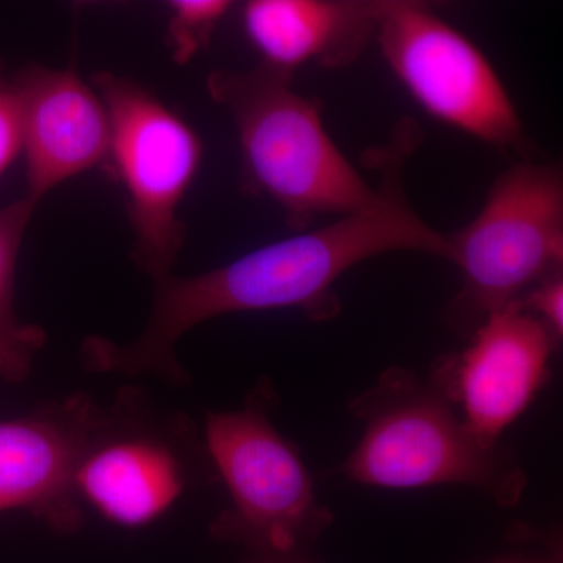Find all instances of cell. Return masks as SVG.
<instances>
[{
  "mask_svg": "<svg viewBox=\"0 0 563 563\" xmlns=\"http://www.w3.org/2000/svg\"><path fill=\"white\" fill-rule=\"evenodd\" d=\"M420 144L412 120L396 125L390 143L365 161L379 174L376 198L365 209L313 231L265 244L228 265L195 276L169 273L154 280V298L143 332L118 344L88 336L81 362L91 372L162 377L187 383L176 347L196 325L229 313L299 310L309 321L329 322L342 313L335 284L358 263L388 252H420L454 262V247L415 211L404 188V168Z\"/></svg>",
  "mask_w": 563,
  "mask_h": 563,
  "instance_id": "6da1fadb",
  "label": "cell"
},
{
  "mask_svg": "<svg viewBox=\"0 0 563 563\" xmlns=\"http://www.w3.org/2000/svg\"><path fill=\"white\" fill-rule=\"evenodd\" d=\"M347 412L363 424L339 468L351 483L387 490L463 485L503 509L523 498L529 479L515 451L479 439L429 377L390 366Z\"/></svg>",
  "mask_w": 563,
  "mask_h": 563,
  "instance_id": "7a4b0ae2",
  "label": "cell"
},
{
  "mask_svg": "<svg viewBox=\"0 0 563 563\" xmlns=\"http://www.w3.org/2000/svg\"><path fill=\"white\" fill-rule=\"evenodd\" d=\"M291 80L261 63L213 70L207 91L235 124L247 190L272 199L292 231L302 232L317 218L365 209L376 187L329 135L321 101L296 91Z\"/></svg>",
  "mask_w": 563,
  "mask_h": 563,
  "instance_id": "3957f363",
  "label": "cell"
},
{
  "mask_svg": "<svg viewBox=\"0 0 563 563\" xmlns=\"http://www.w3.org/2000/svg\"><path fill=\"white\" fill-rule=\"evenodd\" d=\"M274 396L272 384H258L242 409L207 415V451L231 498L211 536L255 554H307L333 514L298 446L274 426Z\"/></svg>",
  "mask_w": 563,
  "mask_h": 563,
  "instance_id": "277c9868",
  "label": "cell"
},
{
  "mask_svg": "<svg viewBox=\"0 0 563 563\" xmlns=\"http://www.w3.org/2000/svg\"><path fill=\"white\" fill-rule=\"evenodd\" d=\"M462 284L443 321L461 339L540 282L563 273V174L525 158L504 172L477 217L448 235Z\"/></svg>",
  "mask_w": 563,
  "mask_h": 563,
  "instance_id": "5b68a950",
  "label": "cell"
},
{
  "mask_svg": "<svg viewBox=\"0 0 563 563\" xmlns=\"http://www.w3.org/2000/svg\"><path fill=\"white\" fill-rule=\"evenodd\" d=\"M91 85L109 111V161L128 195L133 262L152 280L161 279L172 273L184 246L179 210L201 168V139L131 77L98 73Z\"/></svg>",
  "mask_w": 563,
  "mask_h": 563,
  "instance_id": "8992f818",
  "label": "cell"
},
{
  "mask_svg": "<svg viewBox=\"0 0 563 563\" xmlns=\"http://www.w3.org/2000/svg\"><path fill=\"white\" fill-rule=\"evenodd\" d=\"M376 40L426 113L504 152H528L523 122L498 73L431 3L388 0Z\"/></svg>",
  "mask_w": 563,
  "mask_h": 563,
  "instance_id": "52a82bcc",
  "label": "cell"
},
{
  "mask_svg": "<svg viewBox=\"0 0 563 563\" xmlns=\"http://www.w3.org/2000/svg\"><path fill=\"white\" fill-rule=\"evenodd\" d=\"M466 340L435 362L429 379L479 439L501 443L550 383L559 344L518 302L490 314Z\"/></svg>",
  "mask_w": 563,
  "mask_h": 563,
  "instance_id": "ba28073f",
  "label": "cell"
},
{
  "mask_svg": "<svg viewBox=\"0 0 563 563\" xmlns=\"http://www.w3.org/2000/svg\"><path fill=\"white\" fill-rule=\"evenodd\" d=\"M111 418L88 396L0 421V512L27 510L60 531L81 520L76 476Z\"/></svg>",
  "mask_w": 563,
  "mask_h": 563,
  "instance_id": "9c48e42d",
  "label": "cell"
},
{
  "mask_svg": "<svg viewBox=\"0 0 563 563\" xmlns=\"http://www.w3.org/2000/svg\"><path fill=\"white\" fill-rule=\"evenodd\" d=\"M11 81L21 107L25 198L38 206L58 185L109 161V111L99 92L70 68L32 65Z\"/></svg>",
  "mask_w": 563,
  "mask_h": 563,
  "instance_id": "30bf717a",
  "label": "cell"
},
{
  "mask_svg": "<svg viewBox=\"0 0 563 563\" xmlns=\"http://www.w3.org/2000/svg\"><path fill=\"white\" fill-rule=\"evenodd\" d=\"M388 0H251L243 7L247 38L262 65L280 73L306 63L354 65L376 40Z\"/></svg>",
  "mask_w": 563,
  "mask_h": 563,
  "instance_id": "8fae6325",
  "label": "cell"
},
{
  "mask_svg": "<svg viewBox=\"0 0 563 563\" xmlns=\"http://www.w3.org/2000/svg\"><path fill=\"white\" fill-rule=\"evenodd\" d=\"M114 420L81 461L76 492L111 523L140 528L172 509L185 488L179 457L151 435L117 433Z\"/></svg>",
  "mask_w": 563,
  "mask_h": 563,
  "instance_id": "7c38bea8",
  "label": "cell"
},
{
  "mask_svg": "<svg viewBox=\"0 0 563 563\" xmlns=\"http://www.w3.org/2000/svg\"><path fill=\"white\" fill-rule=\"evenodd\" d=\"M36 203L21 198L0 207V377L22 383L32 369L33 358L46 344L40 325L18 317L14 303L18 255Z\"/></svg>",
  "mask_w": 563,
  "mask_h": 563,
  "instance_id": "4fadbf2b",
  "label": "cell"
},
{
  "mask_svg": "<svg viewBox=\"0 0 563 563\" xmlns=\"http://www.w3.org/2000/svg\"><path fill=\"white\" fill-rule=\"evenodd\" d=\"M166 43L176 65H187L209 46L222 18L232 9L228 0H174L168 3Z\"/></svg>",
  "mask_w": 563,
  "mask_h": 563,
  "instance_id": "5bb4252c",
  "label": "cell"
},
{
  "mask_svg": "<svg viewBox=\"0 0 563 563\" xmlns=\"http://www.w3.org/2000/svg\"><path fill=\"white\" fill-rule=\"evenodd\" d=\"M561 346L563 339V273L554 274L532 287L518 301Z\"/></svg>",
  "mask_w": 563,
  "mask_h": 563,
  "instance_id": "9a60e30c",
  "label": "cell"
},
{
  "mask_svg": "<svg viewBox=\"0 0 563 563\" xmlns=\"http://www.w3.org/2000/svg\"><path fill=\"white\" fill-rule=\"evenodd\" d=\"M22 154L20 99L11 79L0 73V177Z\"/></svg>",
  "mask_w": 563,
  "mask_h": 563,
  "instance_id": "2e32d148",
  "label": "cell"
},
{
  "mask_svg": "<svg viewBox=\"0 0 563 563\" xmlns=\"http://www.w3.org/2000/svg\"><path fill=\"white\" fill-rule=\"evenodd\" d=\"M488 563H563L562 544L553 539L542 550H518Z\"/></svg>",
  "mask_w": 563,
  "mask_h": 563,
  "instance_id": "e0dca14e",
  "label": "cell"
},
{
  "mask_svg": "<svg viewBox=\"0 0 563 563\" xmlns=\"http://www.w3.org/2000/svg\"><path fill=\"white\" fill-rule=\"evenodd\" d=\"M250 563H310V561L309 558H307V554H257V558Z\"/></svg>",
  "mask_w": 563,
  "mask_h": 563,
  "instance_id": "ac0fdd59",
  "label": "cell"
}]
</instances>
